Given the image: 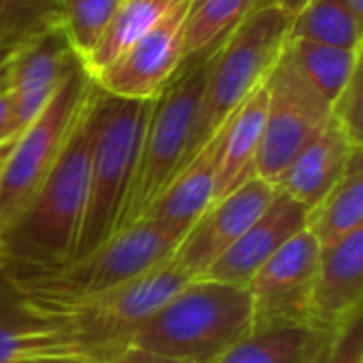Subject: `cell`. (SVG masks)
I'll list each match as a JSON object with an SVG mask.
<instances>
[{
	"mask_svg": "<svg viewBox=\"0 0 363 363\" xmlns=\"http://www.w3.org/2000/svg\"><path fill=\"white\" fill-rule=\"evenodd\" d=\"M91 130L94 85L36 196L0 234V264L55 268L72 257L87 198Z\"/></svg>",
	"mask_w": 363,
	"mask_h": 363,
	"instance_id": "1",
	"label": "cell"
},
{
	"mask_svg": "<svg viewBox=\"0 0 363 363\" xmlns=\"http://www.w3.org/2000/svg\"><path fill=\"white\" fill-rule=\"evenodd\" d=\"M251 328L253 300L247 287L198 277L136 328L128 349L179 363H217Z\"/></svg>",
	"mask_w": 363,
	"mask_h": 363,
	"instance_id": "2",
	"label": "cell"
},
{
	"mask_svg": "<svg viewBox=\"0 0 363 363\" xmlns=\"http://www.w3.org/2000/svg\"><path fill=\"white\" fill-rule=\"evenodd\" d=\"M151 100L111 96L94 83L87 198L74 251L68 262L87 255L119 232Z\"/></svg>",
	"mask_w": 363,
	"mask_h": 363,
	"instance_id": "3",
	"label": "cell"
},
{
	"mask_svg": "<svg viewBox=\"0 0 363 363\" xmlns=\"http://www.w3.org/2000/svg\"><path fill=\"white\" fill-rule=\"evenodd\" d=\"M289 26L291 15L274 0H264L219 45L211 57L202 104L181 168H185L242 102L264 85L283 53Z\"/></svg>",
	"mask_w": 363,
	"mask_h": 363,
	"instance_id": "4",
	"label": "cell"
},
{
	"mask_svg": "<svg viewBox=\"0 0 363 363\" xmlns=\"http://www.w3.org/2000/svg\"><path fill=\"white\" fill-rule=\"evenodd\" d=\"M179 236L151 219H138L113 234L87 255L55 268H28L0 264L6 279L34 300H81L115 289L166 257L179 245Z\"/></svg>",
	"mask_w": 363,
	"mask_h": 363,
	"instance_id": "5",
	"label": "cell"
},
{
	"mask_svg": "<svg viewBox=\"0 0 363 363\" xmlns=\"http://www.w3.org/2000/svg\"><path fill=\"white\" fill-rule=\"evenodd\" d=\"M215 51H206L185 60L174 77L151 100L136 172L119 230L136 223L151 206V202L162 194V189L181 170L198 119L208 66Z\"/></svg>",
	"mask_w": 363,
	"mask_h": 363,
	"instance_id": "6",
	"label": "cell"
},
{
	"mask_svg": "<svg viewBox=\"0 0 363 363\" xmlns=\"http://www.w3.org/2000/svg\"><path fill=\"white\" fill-rule=\"evenodd\" d=\"M189 281L191 279L166 257L145 274L98 296L66 302L28 300L49 319L64 325L85 347L117 357L128 349V340L136 328Z\"/></svg>",
	"mask_w": 363,
	"mask_h": 363,
	"instance_id": "7",
	"label": "cell"
},
{
	"mask_svg": "<svg viewBox=\"0 0 363 363\" xmlns=\"http://www.w3.org/2000/svg\"><path fill=\"white\" fill-rule=\"evenodd\" d=\"M94 81L79 66L72 70L43 113L4 151L0 166V234L17 219L57 162Z\"/></svg>",
	"mask_w": 363,
	"mask_h": 363,
	"instance_id": "8",
	"label": "cell"
},
{
	"mask_svg": "<svg viewBox=\"0 0 363 363\" xmlns=\"http://www.w3.org/2000/svg\"><path fill=\"white\" fill-rule=\"evenodd\" d=\"M264 87L268 94V106L255 174L274 185L300 149L330 121L332 106L304 79L285 47L264 81Z\"/></svg>",
	"mask_w": 363,
	"mask_h": 363,
	"instance_id": "9",
	"label": "cell"
},
{
	"mask_svg": "<svg viewBox=\"0 0 363 363\" xmlns=\"http://www.w3.org/2000/svg\"><path fill=\"white\" fill-rule=\"evenodd\" d=\"M319 251V242L304 228L253 274L247 285L253 300V328L272 323L308 325Z\"/></svg>",
	"mask_w": 363,
	"mask_h": 363,
	"instance_id": "10",
	"label": "cell"
},
{
	"mask_svg": "<svg viewBox=\"0 0 363 363\" xmlns=\"http://www.w3.org/2000/svg\"><path fill=\"white\" fill-rule=\"evenodd\" d=\"M40 313L0 268V363H111Z\"/></svg>",
	"mask_w": 363,
	"mask_h": 363,
	"instance_id": "11",
	"label": "cell"
},
{
	"mask_svg": "<svg viewBox=\"0 0 363 363\" xmlns=\"http://www.w3.org/2000/svg\"><path fill=\"white\" fill-rule=\"evenodd\" d=\"M189 0H177L172 9L123 55L104 68L94 83L119 98L151 100L183 64V26Z\"/></svg>",
	"mask_w": 363,
	"mask_h": 363,
	"instance_id": "12",
	"label": "cell"
},
{
	"mask_svg": "<svg viewBox=\"0 0 363 363\" xmlns=\"http://www.w3.org/2000/svg\"><path fill=\"white\" fill-rule=\"evenodd\" d=\"M277 189L262 177L219 198L179 240L170 259L189 279L202 277L268 208Z\"/></svg>",
	"mask_w": 363,
	"mask_h": 363,
	"instance_id": "13",
	"label": "cell"
},
{
	"mask_svg": "<svg viewBox=\"0 0 363 363\" xmlns=\"http://www.w3.org/2000/svg\"><path fill=\"white\" fill-rule=\"evenodd\" d=\"M79 66L81 60L62 26L26 40L9 62L6 77L13 98V143L43 113L62 81Z\"/></svg>",
	"mask_w": 363,
	"mask_h": 363,
	"instance_id": "14",
	"label": "cell"
},
{
	"mask_svg": "<svg viewBox=\"0 0 363 363\" xmlns=\"http://www.w3.org/2000/svg\"><path fill=\"white\" fill-rule=\"evenodd\" d=\"M363 228L319 251L308 325L334 336L362 315Z\"/></svg>",
	"mask_w": 363,
	"mask_h": 363,
	"instance_id": "15",
	"label": "cell"
},
{
	"mask_svg": "<svg viewBox=\"0 0 363 363\" xmlns=\"http://www.w3.org/2000/svg\"><path fill=\"white\" fill-rule=\"evenodd\" d=\"M306 225V208L289 196L277 191L268 208L249 230L202 274L219 283L247 287L253 274Z\"/></svg>",
	"mask_w": 363,
	"mask_h": 363,
	"instance_id": "16",
	"label": "cell"
},
{
	"mask_svg": "<svg viewBox=\"0 0 363 363\" xmlns=\"http://www.w3.org/2000/svg\"><path fill=\"white\" fill-rule=\"evenodd\" d=\"M363 149L334 117L306 143L274 181V189L289 196L306 211L313 208L347 172L353 155Z\"/></svg>",
	"mask_w": 363,
	"mask_h": 363,
	"instance_id": "17",
	"label": "cell"
},
{
	"mask_svg": "<svg viewBox=\"0 0 363 363\" xmlns=\"http://www.w3.org/2000/svg\"><path fill=\"white\" fill-rule=\"evenodd\" d=\"M223 128L181 168L140 219H151L183 238L215 200V177Z\"/></svg>",
	"mask_w": 363,
	"mask_h": 363,
	"instance_id": "18",
	"label": "cell"
},
{
	"mask_svg": "<svg viewBox=\"0 0 363 363\" xmlns=\"http://www.w3.org/2000/svg\"><path fill=\"white\" fill-rule=\"evenodd\" d=\"M266 106H268V94L266 87L262 85L242 102V106L223 125L213 202L228 196L245 181L257 177L255 162L264 136Z\"/></svg>",
	"mask_w": 363,
	"mask_h": 363,
	"instance_id": "19",
	"label": "cell"
},
{
	"mask_svg": "<svg viewBox=\"0 0 363 363\" xmlns=\"http://www.w3.org/2000/svg\"><path fill=\"white\" fill-rule=\"evenodd\" d=\"M334 336L315 332L304 323H272L251 332L230 347L217 363H306Z\"/></svg>",
	"mask_w": 363,
	"mask_h": 363,
	"instance_id": "20",
	"label": "cell"
},
{
	"mask_svg": "<svg viewBox=\"0 0 363 363\" xmlns=\"http://www.w3.org/2000/svg\"><path fill=\"white\" fill-rule=\"evenodd\" d=\"M304 228L321 249L363 228V149L353 155L340 181L306 211Z\"/></svg>",
	"mask_w": 363,
	"mask_h": 363,
	"instance_id": "21",
	"label": "cell"
},
{
	"mask_svg": "<svg viewBox=\"0 0 363 363\" xmlns=\"http://www.w3.org/2000/svg\"><path fill=\"white\" fill-rule=\"evenodd\" d=\"M177 0H121L96 45L81 57L83 70L94 81L138 38H143Z\"/></svg>",
	"mask_w": 363,
	"mask_h": 363,
	"instance_id": "22",
	"label": "cell"
},
{
	"mask_svg": "<svg viewBox=\"0 0 363 363\" xmlns=\"http://www.w3.org/2000/svg\"><path fill=\"white\" fill-rule=\"evenodd\" d=\"M285 51L304 79L330 102V106L362 68V49H342L304 38H287Z\"/></svg>",
	"mask_w": 363,
	"mask_h": 363,
	"instance_id": "23",
	"label": "cell"
},
{
	"mask_svg": "<svg viewBox=\"0 0 363 363\" xmlns=\"http://www.w3.org/2000/svg\"><path fill=\"white\" fill-rule=\"evenodd\" d=\"M264 0H189L183 26V62L215 51Z\"/></svg>",
	"mask_w": 363,
	"mask_h": 363,
	"instance_id": "24",
	"label": "cell"
},
{
	"mask_svg": "<svg viewBox=\"0 0 363 363\" xmlns=\"http://www.w3.org/2000/svg\"><path fill=\"white\" fill-rule=\"evenodd\" d=\"M287 38L362 49V19L342 0H308L294 17Z\"/></svg>",
	"mask_w": 363,
	"mask_h": 363,
	"instance_id": "25",
	"label": "cell"
},
{
	"mask_svg": "<svg viewBox=\"0 0 363 363\" xmlns=\"http://www.w3.org/2000/svg\"><path fill=\"white\" fill-rule=\"evenodd\" d=\"M119 2L121 0H57L60 23L79 60L96 45Z\"/></svg>",
	"mask_w": 363,
	"mask_h": 363,
	"instance_id": "26",
	"label": "cell"
},
{
	"mask_svg": "<svg viewBox=\"0 0 363 363\" xmlns=\"http://www.w3.org/2000/svg\"><path fill=\"white\" fill-rule=\"evenodd\" d=\"M60 26L57 0H0V40H30Z\"/></svg>",
	"mask_w": 363,
	"mask_h": 363,
	"instance_id": "27",
	"label": "cell"
},
{
	"mask_svg": "<svg viewBox=\"0 0 363 363\" xmlns=\"http://www.w3.org/2000/svg\"><path fill=\"white\" fill-rule=\"evenodd\" d=\"M332 117L359 143L363 145L362 130V68L353 74V79L347 83V87L340 91V96L332 104Z\"/></svg>",
	"mask_w": 363,
	"mask_h": 363,
	"instance_id": "28",
	"label": "cell"
},
{
	"mask_svg": "<svg viewBox=\"0 0 363 363\" xmlns=\"http://www.w3.org/2000/svg\"><path fill=\"white\" fill-rule=\"evenodd\" d=\"M323 363H363L362 315L353 317L338 334H334Z\"/></svg>",
	"mask_w": 363,
	"mask_h": 363,
	"instance_id": "29",
	"label": "cell"
},
{
	"mask_svg": "<svg viewBox=\"0 0 363 363\" xmlns=\"http://www.w3.org/2000/svg\"><path fill=\"white\" fill-rule=\"evenodd\" d=\"M13 143V98L6 85L0 87V166L4 162V151Z\"/></svg>",
	"mask_w": 363,
	"mask_h": 363,
	"instance_id": "30",
	"label": "cell"
},
{
	"mask_svg": "<svg viewBox=\"0 0 363 363\" xmlns=\"http://www.w3.org/2000/svg\"><path fill=\"white\" fill-rule=\"evenodd\" d=\"M111 363H179L170 362V359H164V357H157V355H151V353H145V351H138V349H125L121 351L115 359Z\"/></svg>",
	"mask_w": 363,
	"mask_h": 363,
	"instance_id": "31",
	"label": "cell"
},
{
	"mask_svg": "<svg viewBox=\"0 0 363 363\" xmlns=\"http://www.w3.org/2000/svg\"><path fill=\"white\" fill-rule=\"evenodd\" d=\"M26 45V40H17V38H2L0 40V64H6L13 60V55Z\"/></svg>",
	"mask_w": 363,
	"mask_h": 363,
	"instance_id": "32",
	"label": "cell"
},
{
	"mask_svg": "<svg viewBox=\"0 0 363 363\" xmlns=\"http://www.w3.org/2000/svg\"><path fill=\"white\" fill-rule=\"evenodd\" d=\"M274 2H277V4L287 13V15H291V17H294V15L304 6L308 0H274Z\"/></svg>",
	"mask_w": 363,
	"mask_h": 363,
	"instance_id": "33",
	"label": "cell"
},
{
	"mask_svg": "<svg viewBox=\"0 0 363 363\" xmlns=\"http://www.w3.org/2000/svg\"><path fill=\"white\" fill-rule=\"evenodd\" d=\"M330 342L332 340H328V342H323L311 357H308V362L306 363H323L325 362V355H328V351H330Z\"/></svg>",
	"mask_w": 363,
	"mask_h": 363,
	"instance_id": "34",
	"label": "cell"
}]
</instances>
